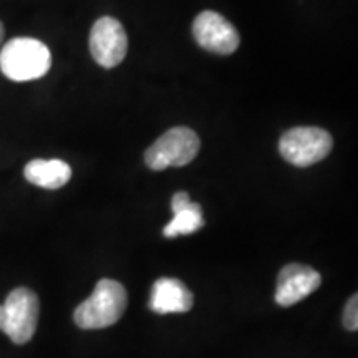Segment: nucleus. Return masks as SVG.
<instances>
[{
    "instance_id": "2",
    "label": "nucleus",
    "mask_w": 358,
    "mask_h": 358,
    "mask_svg": "<svg viewBox=\"0 0 358 358\" xmlns=\"http://www.w3.org/2000/svg\"><path fill=\"white\" fill-rule=\"evenodd\" d=\"M50 66V50L37 38H12L0 50V70L13 82H32L42 78Z\"/></svg>"
},
{
    "instance_id": "1",
    "label": "nucleus",
    "mask_w": 358,
    "mask_h": 358,
    "mask_svg": "<svg viewBox=\"0 0 358 358\" xmlns=\"http://www.w3.org/2000/svg\"><path fill=\"white\" fill-rule=\"evenodd\" d=\"M127 306V289L113 279H101L93 294L75 310V324L83 330L106 329L122 319Z\"/></svg>"
},
{
    "instance_id": "4",
    "label": "nucleus",
    "mask_w": 358,
    "mask_h": 358,
    "mask_svg": "<svg viewBox=\"0 0 358 358\" xmlns=\"http://www.w3.org/2000/svg\"><path fill=\"white\" fill-rule=\"evenodd\" d=\"M334 148L332 134L319 127H295L280 136L279 153L287 163L307 168L330 155Z\"/></svg>"
},
{
    "instance_id": "13",
    "label": "nucleus",
    "mask_w": 358,
    "mask_h": 358,
    "mask_svg": "<svg viewBox=\"0 0 358 358\" xmlns=\"http://www.w3.org/2000/svg\"><path fill=\"white\" fill-rule=\"evenodd\" d=\"M189 203H191V199H189V194H187V192H176V194L173 196V201H171V211L176 213V211H179V209L186 208Z\"/></svg>"
},
{
    "instance_id": "14",
    "label": "nucleus",
    "mask_w": 358,
    "mask_h": 358,
    "mask_svg": "<svg viewBox=\"0 0 358 358\" xmlns=\"http://www.w3.org/2000/svg\"><path fill=\"white\" fill-rule=\"evenodd\" d=\"M3 35H6V29H3V24L0 22V45L3 42Z\"/></svg>"
},
{
    "instance_id": "11",
    "label": "nucleus",
    "mask_w": 358,
    "mask_h": 358,
    "mask_svg": "<svg viewBox=\"0 0 358 358\" xmlns=\"http://www.w3.org/2000/svg\"><path fill=\"white\" fill-rule=\"evenodd\" d=\"M204 226V216L203 209L198 203H191L186 208L179 209V211L173 213V219L166 224V227L163 229L164 237H173L178 236H187L192 232L199 231Z\"/></svg>"
},
{
    "instance_id": "12",
    "label": "nucleus",
    "mask_w": 358,
    "mask_h": 358,
    "mask_svg": "<svg viewBox=\"0 0 358 358\" xmlns=\"http://www.w3.org/2000/svg\"><path fill=\"white\" fill-rule=\"evenodd\" d=\"M343 324L350 332H355L358 329V297L353 295L350 301L347 302L345 312H343Z\"/></svg>"
},
{
    "instance_id": "9",
    "label": "nucleus",
    "mask_w": 358,
    "mask_h": 358,
    "mask_svg": "<svg viewBox=\"0 0 358 358\" xmlns=\"http://www.w3.org/2000/svg\"><path fill=\"white\" fill-rule=\"evenodd\" d=\"M194 306V295L181 280L163 277L155 282L151 289L150 308L155 313H185Z\"/></svg>"
},
{
    "instance_id": "7",
    "label": "nucleus",
    "mask_w": 358,
    "mask_h": 358,
    "mask_svg": "<svg viewBox=\"0 0 358 358\" xmlns=\"http://www.w3.org/2000/svg\"><path fill=\"white\" fill-rule=\"evenodd\" d=\"M192 35L201 48L217 55H231L241 43L236 27L214 10H204L196 17L192 22Z\"/></svg>"
},
{
    "instance_id": "5",
    "label": "nucleus",
    "mask_w": 358,
    "mask_h": 358,
    "mask_svg": "<svg viewBox=\"0 0 358 358\" xmlns=\"http://www.w3.org/2000/svg\"><path fill=\"white\" fill-rule=\"evenodd\" d=\"M3 307V327L2 332L17 345L32 340L37 330L40 303L34 290L27 287L13 289Z\"/></svg>"
},
{
    "instance_id": "8",
    "label": "nucleus",
    "mask_w": 358,
    "mask_h": 358,
    "mask_svg": "<svg viewBox=\"0 0 358 358\" xmlns=\"http://www.w3.org/2000/svg\"><path fill=\"white\" fill-rule=\"evenodd\" d=\"M322 277L315 268L303 264H287L277 277L275 302L280 307H292L320 287Z\"/></svg>"
},
{
    "instance_id": "6",
    "label": "nucleus",
    "mask_w": 358,
    "mask_h": 358,
    "mask_svg": "<svg viewBox=\"0 0 358 358\" xmlns=\"http://www.w3.org/2000/svg\"><path fill=\"white\" fill-rule=\"evenodd\" d=\"M90 52L103 69H115L128 53V35L113 17H101L90 32Z\"/></svg>"
},
{
    "instance_id": "3",
    "label": "nucleus",
    "mask_w": 358,
    "mask_h": 358,
    "mask_svg": "<svg viewBox=\"0 0 358 358\" xmlns=\"http://www.w3.org/2000/svg\"><path fill=\"white\" fill-rule=\"evenodd\" d=\"M201 140L198 133L187 127H174L161 134L146 150L145 163L153 171L176 166H186L199 153Z\"/></svg>"
},
{
    "instance_id": "10",
    "label": "nucleus",
    "mask_w": 358,
    "mask_h": 358,
    "mask_svg": "<svg viewBox=\"0 0 358 358\" xmlns=\"http://www.w3.org/2000/svg\"><path fill=\"white\" fill-rule=\"evenodd\" d=\"M24 176L35 186L60 189L70 181L71 168L62 159H34L25 166Z\"/></svg>"
}]
</instances>
